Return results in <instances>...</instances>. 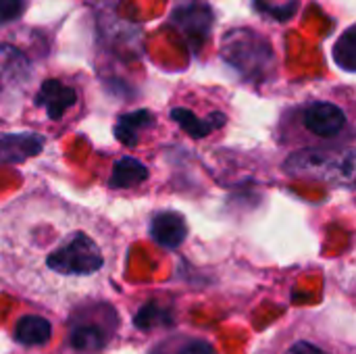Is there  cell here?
I'll list each match as a JSON object with an SVG mask.
<instances>
[{
	"instance_id": "obj_3",
	"label": "cell",
	"mask_w": 356,
	"mask_h": 354,
	"mask_svg": "<svg viewBox=\"0 0 356 354\" xmlns=\"http://www.w3.org/2000/svg\"><path fill=\"white\" fill-rule=\"evenodd\" d=\"M71 315H73V330L69 336L71 346L79 351H94L106 346V342L115 332V321L108 323L104 311H100V315L90 313V303H86L73 309Z\"/></svg>"
},
{
	"instance_id": "obj_9",
	"label": "cell",
	"mask_w": 356,
	"mask_h": 354,
	"mask_svg": "<svg viewBox=\"0 0 356 354\" xmlns=\"http://www.w3.org/2000/svg\"><path fill=\"white\" fill-rule=\"evenodd\" d=\"M154 123V117L150 111L146 108H140V111H131V113H125L117 119V125H115V136L121 144L134 148L138 142H140V134L150 127Z\"/></svg>"
},
{
	"instance_id": "obj_2",
	"label": "cell",
	"mask_w": 356,
	"mask_h": 354,
	"mask_svg": "<svg viewBox=\"0 0 356 354\" xmlns=\"http://www.w3.org/2000/svg\"><path fill=\"white\" fill-rule=\"evenodd\" d=\"M284 171L292 177L350 184L355 177V154L353 150H298L286 159Z\"/></svg>"
},
{
	"instance_id": "obj_7",
	"label": "cell",
	"mask_w": 356,
	"mask_h": 354,
	"mask_svg": "<svg viewBox=\"0 0 356 354\" xmlns=\"http://www.w3.org/2000/svg\"><path fill=\"white\" fill-rule=\"evenodd\" d=\"M44 148V138L38 134H0V165L23 163Z\"/></svg>"
},
{
	"instance_id": "obj_11",
	"label": "cell",
	"mask_w": 356,
	"mask_h": 354,
	"mask_svg": "<svg viewBox=\"0 0 356 354\" xmlns=\"http://www.w3.org/2000/svg\"><path fill=\"white\" fill-rule=\"evenodd\" d=\"M52 338V325L40 315H25L15 328V340L21 346H44Z\"/></svg>"
},
{
	"instance_id": "obj_4",
	"label": "cell",
	"mask_w": 356,
	"mask_h": 354,
	"mask_svg": "<svg viewBox=\"0 0 356 354\" xmlns=\"http://www.w3.org/2000/svg\"><path fill=\"white\" fill-rule=\"evenodd\" d=\"M305 127L321 138H334L346 127V113L332 102H313L302 115Z\"/></svg>"
},
{
	"instance_id": "obj_12",
	"label": "cell",
	"mask_w": 356,
	"mask_h": 354,
	"mask_svg": "<svg viewBox=\"0 0 356 354\" xmlns=\"http://www.w3.org/2000/svg\"><path fill=\"white\" fill-rule=\"evenodd\" d=\"M148 179V169L144 163L131 156H123L115 163L113 173H111V188H134L140 186Z\"/></svg>"
},
{
	"instance_id": "obj_16",
	"label": "cell",
	"mask_w": 356,
	"mask_h": 354,
	"mask_svg": "<svg viewBox=\"0 0 356 354\" xmlns=\"http://www.w3.org/2000/svg\"><path fill=\"white\" fill-rule=\"evenodd\" d=\"M284 354H332L323 344H317L313 340H296L292 342Z\"/></svg>"
},
{
	"instance_id": "obj_6",
	"label": "cell",
	"mask_w": 356,
	"mask_h": 354,
	"mask_svg": "<svg viewBox=\"0 0 356 354\" xmlns=\"http://www.w3.org/2000/svg\"><path fill=\"white\" fill-rule=\"evenodd\" d=\"M75 100H77L75 90L65 86L58 79H46L40 86V92L35 96V104L42 106L48 115V119H52V121L63 119V115L75 104Z\"/></svg>"
},
{
	"instance_id": "obj_8",
	"label": "cell",
	"mask_w": 356,
	"mask_h": 354,
	"mask_svg": "<svg viewBox=\"0 0 356 354\" xmlns=\"http://www.w3.org/2000/svg\"><path fill=\"white\" fill-rule=\"evenodd\" d=\"M171 119H173L188 136H192V138H196V140H200V138L209 136L211 131H215V129H219V127L225 125V115H223V113H213V115L207 117V119H198L192 111L181 108V106H177V108L171 111Z\"/></svg>"
},
{
	"instance_id": "obj_1",
	"label": "cell",
	"mask_w": 356,
	"mask_h": 354,
	"mask_svg": "<svg viewBox=\"0 0 356 354\" xmlns=\"http://www.w3.org/2000/svg\"><path fill=\"white\" fill-rule=\"evenodd\" d=\"M221 56L244 79L257 83L267 79L275 65V54L271 44L261 33L244 27L225 33L221 44Z\"/></svg>"
},
{
	"instance_id": "obj_15",
	"label": "cell",
	"mask_w": 356,
	"mask_h": 354,
	"mask_svg": "<svg viewBox=\"0 0 356 354\" xmlns=\"http://www.w3.org/2000/svg\"><path fill=\"white\" fill-rule=\"evenodd\" d=\"M25 10V0H0V25L13 23Z\"/></svg>"
},
{
	"instance_id": "obj_5",
	"label": "cell",
	"mask_w": 356,
	"mask_h": 354,
	"mask_svg": "<svg viewBox=\"0 0 356 354\" xmlns=\"http://www.w3.org/2000/svg\"><path fill=\"white\" fill-rule=\"evenodd\" d=\"M150 236L163 248H177L188 238V223L184 215L175 211H161L150 221Z\"/></svg>"
},
{
	"instance_id": "obj_10",
	"label": "cell",
	"mask_w": 356,
	"mask_h": 354,
	"mask_svg": "<svg viewBox=\"0 0 356 354\" xmlns=\"http://www.w3.org/2000/svg\"><path fill=\"white\" fill-rule=\"evenodd\" d=\"M175 25L190 38H204L211 29V10L209 6H198V4H188L186 8L177 10L173 15Z\"/></svg>"
},
{
	"instance_id": "obj_14",
	"label": "cell",
	"mask_w": 356,
	"mask_h": 354,
	"mask_svg": "<svg viewBox=\"0 0 356 354\" xmlns=\"http://www.w3.org/2000/svg\"><path fill=\"white\" fill-rule=\"evenodd\" d=\"M356 29L355 27H348L342 35H340V40L336 42V46H334V58H336V63L344 69V71H348V73H353L356 69Z\"/></svg>"
},
{
	"instance_id": "obj_13",
	"label": "cell",
	"mask_w": 356,
	"mask_h": 354,
	"mask_svg": "<svg viewBox=\"0 0 356 354\" xmlns=\"http://www.w3.org/2000/svg\"><path fill=\"white\" fill-rule=\"evenodd\" d=\"M154 354H217L215 348L200 338L192 336H175L156 346Z\"/></svg>"
}]
</instances>
